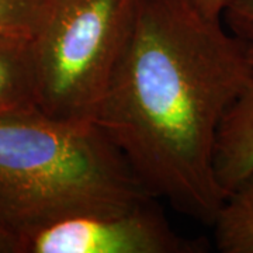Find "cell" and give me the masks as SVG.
Masks as SVG:
<instances>
[{
    "instance_id": "cell-1",
    "label": "cell",
    "mask_w": 253,
    "mask_h": 253,
    "mask_svg": "<svg viewBox=\"0 0 253 253\" xmlns=\"http://www.w3.org/2000/svg\"><path fill=\"white\" fill-rule=\"evenodd\" d=\"M249 76L246 42L189 0H139L94 124L155 199L212 226L221 121Z\"/></svg>"
},
{
    "instance_id": "cell-2",
    "label": "cell",
    "mask_w": 253,
    "mask_h": 253,
    "mask_svg": "<svg viewBox=\"0 0 253 253\" xmlns=\"http://www.w3.org/2000/svg\"><path fill=\"white\" fill-rule=\"evenodd\" d=\"M156 200L96 124L78 126L37 106L0 114V226L20 242L82 217Z\"/></svg>"
},
{
    "instance_id": "cell-3",
    "label": "cell",
    "mask_w": 253,
    "mask_h": 253,
    "mask_svg": "<svg viewBox=\"0 0 253 253\" xmlns=\"http://www.w3.org/2000/svg\"><path fill=\"white\" fill-rule=\"evenodd\" d=\"M139 0H49L31 38L36 106L69 124H94L134 27Z\"/></svg>"
},
{
    "instance_id": "cell-4",
    "label": "cell",
    "mask_w": 253,
    "mask_h": 253,
    "mask_svg": "<svg viewBox=\"0 0 253 253\" xmlns=\"http://www.w3.org/2000/svg\"><path fill=\"white\" fill-rule=\"evenodd\" d=\"M203 238L173 229L156 200L111 215L82 217L46 228L23 253H206Z\"/></svg>"
},
{
    "instance_id": "cell-5",
    "label": "cell",
    "mask_w": 253,
    "mask_h": 253,
    "mask_svg": "<svg viewBox=\"0 0 253 253\" xmlns=\"http://www.w3.org/2000/svg\"><path fill=\"white\" fill-rule=\"evenodd\" d=\"M249 76L221 121L214 170L225 197L253 174V44H246Z\"/></svg>"
},
{
    "instance_id": "cell-6",
    "label": "cell",
    "mask_w": 253,
    "mask_h": 253,
    "mask_svg": "<svg viewBox=\"0 0 253 253\" xmlns=\"http://www.w3.org/2000/svg\"><path fill=\"white\" fill-rule=\"evenodd\" d=\"M36 106L31 40L0 36V114Z\"/></svg>"
},
{
    "instance_id": "cell-7",
    "label": "cell",
    "mask_w": 253,
    "mask_h": 253,
    "mask_svg": "<svg viewBox=\"0 0 253 253\" xmlns=\"http://www.w3.org/2000/svg\"><path fill=\"white\" fill-rule=\"evenodd\" d=\"M211 228L219 252L253 253V174L226 196Z\"/></svg>"
},
{
    "instance_id": "cell-8",
    "label": "cell",
    "mask_w": 253,
    "mask_h": 253,
    "mask_svg": "<svg viewBox=\"0 0 253 253\" xmlns=\"http://www.w3.org/2000/svg\"><path fill=\"white\" fill-rule=\"evenodd\" d=\"M49 0H0V36L31 40Z\"/></svg>"
},
{
    "instance_id": "cell-9",
    "label": "cell",
    "mask_w": 253,
    "mask_h": 253,
    "mask_svg": "<svg viewBox=\"0 0 253 253\" xmlns=\"http://www.w3.org/2000/svg\"><path fill=\"white\" fill-rule=\"evenodd\" d=\"M221 18L231 34L253 44V0H229Z\"/></svg>"
},
{
    "instance_id": "cell-10",
    "label": "cell",
    "mask_w": 253,
    "mask_h": 253,
    "mask_svg": "<svg viewBox=\"0 0 253 253\" xmlns=\"http://www.w3.org/2000/svg\"><path fill=\"white\" fill-rule=\"evenodd\" d=\"M203 16L211 20H222V13L229 0H189Z\"/></svg>"
},
{
    "instance_id": "cell-11",
    "label": "cell",
    "mask_w": 253,
    "mask_h": 253,
    "mask_svg": "<svg viewBox=\"0 0 253 253\" xmlns=\"http://www.w3.org/2000/svg\"><path fill=\"white\" fill-rule=\"evenodd\" d=\"M0 253H21L20 242L0 226Z\"/></svg>"
}]
</instances>
